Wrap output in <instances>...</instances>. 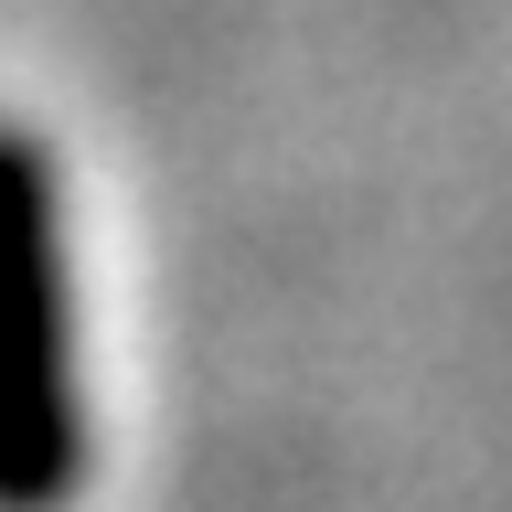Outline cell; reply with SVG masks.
<instances>
[{
	"label": "cell",
	"instance_id": "1",
	"mask_svg": "<svg viewBox=\"0 0 512 512\" xmlns=\"http://www.w3.org/2000/svg\"><path fill=\"white\" fill-rule=\"evenodd\" d=\"M86 459L54 160L32 128H0V512H64L86 491Z\"/></svg>",
	"mask_w": 512,
	"mask_h": 512
}]
</instances>
